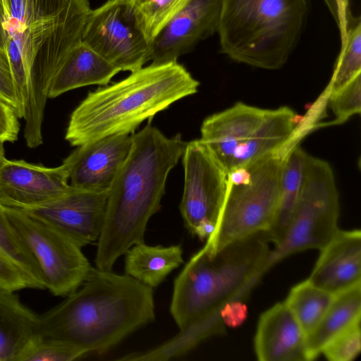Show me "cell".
<instances>
[{"mask_svg":"<svg viewBox=\"0 0 361 361\" xmlns=\"http://www.w3.org/2000/svg\"><path fill=\"white\" fill-rule=\"evenodd\" d=\"M6 51L18 100L25 110L24 135L36 139L52 78L82 42L92 11L90 0H2Z\"/></svg>","mask_w":361,"mask_h":361,"instance_id":"obj_1","label":"cell"},{"mask_svg":"<svg viewBox=\"0 0 361 361\" xmlns=\"http://www.w3.org/2000/svg\"><path fill=\"white\" fill-rule=\"evenodd\" d=\"M154 320L152 288L126 274L92 267L76 290L38 315L36 335L102 353Z\"/></svg>","mask_w":361,"mask_h":361,"instance_id":"obj_2","label":"cell"},{"mask_svg":"<svg viewBox=\"0 0 361 361\" xmlns=\"http://www.w3.org/2000/svg\"><path fill=\"white\" fill-rule=\"evenodd\" d=\"M186 143L180 134L166 137L149 123L133 133L129 154L109 190L97 268L112 270L121 255L144 241L147 223L160 209L169 173Z\"/></svg>","mask_w":361,"mask_h":361,"instance_id":"obj_3","label":"cell"},{"mask_svg":"<svg viewBox=\"0 0 361 361\" xmlns=\"http://www.w3.org/2000/svg\"><path fill=\"white\" fill-rule=\"evenodd\" d=\"M200 82L178 61L152 63L88 93L71 114L65 140L78 147L133 134L145 120L197 92Z\"/></svg>","mask_w":361,"mask_h":361,"instance_id":"obj_4","label":"cell"},{"mask_svg":"<svg viewBox=\"0 0 361 361\" xmlns=\"http://www.w3.org/2000/svg\"><path fill=\"white\" fill-rule=\"evenodd\" d=\"M267 242L259 233L213 255L202 248L195 253L173 282L169 310L179 329L246 299L271 267Z\"/></svg>","mask_w":361,"mask_h":361,"instance_id":"obj_5","label":"cell"},{"mask_svg":"<svg viewBox=\"0 0 361 361\" xmlns=\"http://www.w3.org/2000/svg\"><path fill=\"white\" fill-rule=\"evenodd\" d=\"M307 13V0H221V51L238 63L279 69L298 42Z\"/></svg>","mask_w":361,"mask_h":361,"instance_id":"obj_6","label":"cell"},{"mask_svg":"<svg viewBox=\"0 0 361 361\" xmlns=\"http://www.w3.org/2000/svg\"><path fill=\"white\" fill-rule=\"evenodd\" d=\"M293 146L288 145L245 166L240 181L232 183L229 180L221 212L202 247L208 255L269 229L275 215L283 165Z\"/></svg>","mask_w":361,"mask_h":361,"instance_id":"obj_7","label":"cell"},{"mask_svg":"<svg viewBox=\"0 0 361 361\" xmlns=\"http://www.w3.org/2000/svg\"><path fill=\"white\" fill-rule=\"evenodd\" d=\"M267 109L238 102L207 117L200 140L221 161L228 172L279 150L287 140L283 123Z\"/></svg>","mask_w":361,"mask_h":361,"instance_id":"obj_8","label":"cell"},{"mask_svg":"<svg viewBox=\"0 0 361 361\" xmlns=\"http://www.w3.org/2000/svg\"><path fill=\"white\" fill-rule=\"evenodd\" d=\"M339 196L329 164L309 155L303 185L281 242L269 257L274 266L307 250H322L339 230Z\"/></svg>","mask_w":361,"mask_h":361,"instance_id":"obj_9","label":"cell"},{"mask_svg":"<svg viewBox=\"0 0 361 361\" xmlns=\"http://www.w3.org/2000/svg\"><path fill=\"white\" fill-rule=\"evenodd\" d=\"M5 209L16 233L39 266L44 288L56 296H67L76 290L92 268L82 247L33 215L18 209Z\"/></svg>","mask_w":361,"mask_h":361,"instance_id":"obj_10","label":"cell"},{"mask_svg":"<svg viewBox=\"0 0 361 361\" xmlns=\"http://www.w3.org/2000/svg\"><path fill=\"white\" fill-rule=\"evenodd\" d=\"M182 157L184 188L180 212L188 231L204 240L214 230L223 208L229 172L200 139L187 142Z\"/></svg>","mask_w":361,"mask_h":361,"instance_id":"obj_11","label":"cell"},{"mask_svg":"<svg viewBox=\"0 0 361 361\" xmlns=\"http://www.w3.org/2000/svg\"><path fill=\"white\" fill-rule=\"evenodd\" d=\"M82 42L120 71L133 72L149 61L151 44L125 0H108L92 9Z\"/></svg>","mask_w":361,"mask_h":361,"instance_id":"obj_12","label":"cell"},{"mask_svg":"<svg viewBox=\"0 0 361 361\" xmlns=\"http://www.w3.org/2000/svg\"><path fill=\"white\" fill-rule=\"evenodd\" d=\"M71 188L66 164L47 167L23 159H6L0 165V204L27 209L51 202Z\"/></svg>","mask_w":361,"mask_h":361,"instance_id":"obj_13","label":"cell"},{"mask_svg":"<svg viewBox=\"0 0 361 361\" xmlns=\"http://www.w3.org/2000/svg\"><path fill=\"white\" fill-rule=\"evenodd\" d=\"M109 192L71 188L42 205L20 209L59 228L80 247L97 242L106 209Z\"/></svg>","mask_w":361,"mask_h":361,"instance_id":"obj_14","label":"cell"},{"mask_svg":"<svg viewBox=\"0 0 361 361\" xmlns=\"http://www.w3.org/2000/svg\"><path fill=\"white\" fill-rule=\"evenodd\" d=\"M221 0H187L151 43L149 61H178L200 41L217 32Z\"/></svg>","mask_w":361,"mask_h":361,"instance_id":"obj_15","label":"cell"},{"mask_svg":"<svg viewBox=\"0 0 361 361\" xmlns=\"http://www.w3.org/2000/svg\"><path fill=\"white\" fill-rule=\"evenodd\" d=\"M133 134H114L80 146L63 159L69 184L76 188L109 192L131 149Z\"/></svg>","mask_w":361,"mask_h":361,"instance_id":"obj_16","label":"cell"},{"mask_svg":"<svg viewBox=\"0 0 361 361\" xmlns=\"http://www.w3.org/2000/svg\"><path fill=\"white\" fill-rule=\"evenodd\" d=\"M254 348L259 361H308L306 334L285 301L260 315Z\"/></svg>","mask_w":361,"mask_h":361,"instance_id":"obj_17","label":"cell"},{"mask_svg":"<svg viewBox=\"0 0 361 361\" xmlns=\"http://www.w3.org/2000/svg\"><path fill=\"white\" fill-rule=\"evenodd\" d=\"M321 253L307 279L332 294L361 283V231L338 230Z\"/></svg>","mask_w":361,"mask_h":361,"instance_id":"obj_18","label":"cell"},{"mask_svg":"<svg viewBox=\"0 0 361 361\" xmlns=\"http://www.w3.org/2000/svg\"><path fill=\"white\" fill-rule=\"evenodd\" d=\"M120 71L81 42L67 55L55 73L48 97L53 99L79 87L106 85Z\"/></svg>","mask_w":361,"mask_h":361,"instance_id":"obj_19","label":"cell"},{"mask_svg":"<svg viewBox=\"0 0 361 361\" xmlns=\"http://www.w3.org/2000/svg\"><path fill=\"white\" fill-rule=\"evenodd\" d=\"M38 315L14 292L0 288V361H16L36 335Z\"/></svg>","mask_w":361,"mask_h":361,"instance_id":"obj_20","label":"cell"},{"mask_svg":"<svg viewBox=\"0 0 361 361\" xmlns=\"http://www.w3.org/2000/svg\"><path fill=\"white\" fill-rule=\"evenodd\" d=\"M361 319V283L334 295L317 325L307 335L308 361L319 356L335 336Z\"/></svg>","mask_w":361,"mask_h":361,"instance_id":"obj_21","label":"cell"},{"mask_svg":"<svg viewBox=\"0 0 361 361\" xmlns=\"http://www.w3.org/2000/svg\"><path fill=\"white\" fill-rule=\"evenodd\" d=\"M309 155L301 147L294 145L285 159L274 218L269 229L264 233L267 241H271L275 246L283 240L299 198Z\"/></svg>","mask_w":361,"mask_h":361,"instance_id":"obj_22","label":"cell"},{"mask_svg":"<svg viewBox=\"0 0 361 361\" xmlns=\"http://www.w3.org/2000/svg\"><path fill=\"white\" fill-rule=\"evenodd\" d=\"M124 255L125 274L152 289L183 262L180 245L152 246L143 241L133 245Z\"/></svg>","mask_w":361,"mask_h":361,"instance_id":"obj_23","label":"cell"},{"mask_svg":"<svg viewBox=\"0 0 361 361\" xmlns=\"http://www.w3.org/2000/svg\"><path fill=\"white\" fill-rule=\"evenodd\" d=\"M225 323L221 311L190 324L180 329L174 337L160 345L142 352H134L121 357L122 361H166L180 357L206 338L224 334Z\"/></svg>","mask_w":361,"mask_h":361,"instance_id":"obj_24","label":"cell"},{"mask_svg":"<svg viewBox=\"0 0 361 361\" xmlns=\"http://www.w3.org/2000/svg\"><path fill=\"white\" fill-rule=\"evenodd\" d=\"M334 295L308 279L294 286L285 300L306 336L317 325L330 305Z\"/></svg>","mask_w":361,"mask_h":361,"instance_id":"obj_25","label":"cell"},{"mask_svg":"<svg viewBox=\"0 0 361 361\" xmlns=\"http://www.w3.org/2000/svg\"><path fill=\"white\" fill-rule=\"evenodd\" d=\"M361 73V21L351 16L347 34L341 42V49L329 85V94L345 86Z\"/></svg>","mask_w":361,"mask_h":361,"instance_id":"obj_26","label":"cell"},{"mask_svg":"<svg viewBox=\"0 0 361 361\" xmlns=\"http://www.w3.org/2000/svg\"><path fill=\"white\" fill-rule=\"evenodd\" d=\"M0 250L12 259L30 278L35 288H44L39 266L13 228L0 204Z\"/></svg>","mask_w":361,"mask_h":361,"instance_id":"obj_27","label":"cell"},{"mask_svg":"<svg viewBox=\"0 0 361 361\" xmlns=\"http://www.w3.org/2000/svg\"><path fill=\"white\" fill-rule=\"evenodd\" d=\"M87 353L71 342L35 335L16 361H71Z\"/></svg>","mask_w":361,"mask_h":361,"instance_id":"obj_28","label":"cell"},{"mask_svg":"<svg viewBox=\"0 0 361 361\" xmlns=\"http://www.w3.org/2000/svg\"><path fill=\"white\" fill-rule=\"evenodd\" d=\"M187 0H149L135 8L139 27L151 44L154 38Z\"/></svg>","mask_w":361,"mask_h":361,"instance_id":"obj_29","label":"cell"},{"mask_svg":"<svg viewBox=\"0 0 361 361\" xmlns=\"http://www.w3.org/2000/svg\"><path fill=\"white\" fill-rule=\"evenodd\" d=\"M329 96V106L336 123L345 122L355 114H360L361 73Z\"/></svg>","mask_w":361,"mask_h":361,"instance_id":"obj_30","label":"cell"},{"mask_svg":"<svg viewBox=\"0 0 361 361\" xmlns=\"http://www.w3.org/2000/svg\"><path fill=\"white\" fill-rule=\"evenodd\" d=\"M361 351L360 319L331 339L322 353L330 361H352Z\"/></svg>","mask_w":361,"mask_h":361,"instance_id":"obj_31","label":"cell"},{"mask_svg":"<svg viewBox=\"0 0 361 361\" xmlns=\"http://www.w3.org/2000/svg\"><path fill=\"white\" fill-rule=\"evenodd\" d=\"M31 288L34 284L27 275L0 250V288L9 291Z\"/></svg>","mask_w":361,"mask_h":361,"instance_id":"obj_32","label":"cell"},{"mask_svg":"<svg viewBox=\"0 0 361 361\" xmlns=\"http://www.w3.org/2000/svg\"><path fill=\"white\" fill-rule=\"evenodd\" d=\"M0 99L11 106L19 118H23L25 110L16 90L12 71L6 51L0 48Z\"/></svg>","mask_w":361,"mask_h":361,"instance_id":"obj_33","label":"cell"},{"mask_svg":"<svg viewBox=\"0 0 361 361\" xmlns=\"http://www.w3.org/2000/svg\"><path fill=\"white\" fill-rule=\"evenodd\" d=\"M19 118L16 111L0 99V142H14L20 129Z\"/></svg>","mask_w":361,"mask_h":361,"instance_id":"obj_34","label":"cell"},{"mask_svg":"<svg viewBox=\"0 0 361 361\" xmlns=\"http://www.w3.org/2000/svg\"><path fill=\"white\" fill-rule=\"evenodd\" d=\"M222 319L226 325L235 326L245 318L247 309L241 301H235L226 305L221 310Z\"/></svg>","mask_w":361,"mask_h":361,"instance_id":"obj_35","label":"cell"},{"mask_svg":"<svg viewBox=\"0 0 361 361\" xmlns=\"http://www.w3.org/2000/svg\"><path fill=\"white\" fill-rule=\"evenodd\" d=\"M4 8L2 0H0V48L6 51V34L4 30Z\"/></svg>","mask_w":361,"mask_h":361,"instance_id":"obj_36","label":"cell"},{"mask_svg":"<svg viewBox=\"0 0 361 361\" xmlns=\"http://www.w3.org/2000/svg\"><path fill=\"white\" fill-rule=\"evenodd\" d=\"M329 8L332 16L336 20L337 25L339 22L340 15L337 0H324Z\"/></svg>","mask_w":361,"mask_h":361,"instance_id":"obj_37","label":"cell"},{"mask_svg":"<svg viewBox=\"0 0 361 361\" xmlns=\"http://www.w3.org/2000/svg\"><path fill=\"white\" fill-rule=\"evenodd\" d=\"M128 4H129L134 8H137L140 6H142L145 3H147L149 0H125Z\"/></svg>","mask_w":361,"mask_h":361,"instance_id":"obj_38","label":"cell"},{"mask_svg":"<svg viewBox=\"0 0 361 361\" xmlns=\"http://www.w3.org/2000/svg\"><path fill=\"white\" fill-rule=\"evenodd\" d=\"M6 159L4 144L0 142V165Z\"/></svg>","mask_w":361,"mask_h":361,"instance_id":"obj_39","label":"cell"}]
</instances>
